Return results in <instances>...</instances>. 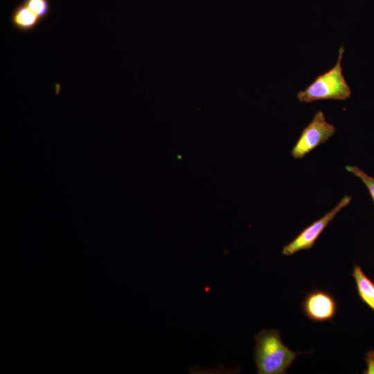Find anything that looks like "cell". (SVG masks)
Here are the masks:
<instances>
[{"label":"cell","instance_id":"7","mask_svg":"<svg viewBox=\"0 0 374 374\" xmlns=\"http://www.w3.org/2000/svg\"><path fill=\"white\" fill-rule=\"evenodd\" d=\"M353 276L359 299L374 312V282L358 265L354 266Z\"/></svg>","mask_w":374,"mask_h":374},{"label":"cell","instance_id":"1","mask_svg":"<svg viewBox=\"0 0 374 374\" xmlns=\"http://www.w3.org/2000/svg\"><path fill=\"white\" fill-rule=\"evenodd\" d=\"M253 358L258 374H285L297 355L282 341L276 329H262L255 337Z\"/></svg>","mask_w":374,"mask_h":374},{"label":"cell","instance_id":"2","mask_svg":"<svg viewBox=\"0 0 374 374\" xmlns=\"http://www.w3.org/2000/svg\"><path fill=\"white\" fill-rule=\"evenodd\" d=\"M345 49L341 46L335 66L318 75L303 91L297 93L300 102L312 103L321 100H345L351 96V90L343 75L341 61Z\"/></svg>","mask_w":374,"mask_h":374},{"label":"cell","instance_id":"4","mask_svg":"<svg viewBox=\"0 0 374 374\" xmlns=\"http://www.w3.org/2000/svg\"><path fill=\"white\" fill-rule=\"evenodd\" d=\"M350 200L351 197L348 195L341 198L332 209L304 228L290 242L285 245L282 253L290 256L299 251L310 249L328 224L350 203Z\"/></svg>","mask_w":374,"mask_h":374},{"label":"cell","instance_id":"6","mask_svg":"<svg viewBox=\"0 0 374 374\" xmlns=\"http://www.w3.org/2000/svg\"><path fill=\"white\" fill-rule=\"evenodd\" d=\"M10 21L13 27L21 33L33 30L42 21L39 17L22 2L13 8Z\"/></svg>","mask_w":374,"mask_h":374},{"label":"cell","instance_id":"9","mask_svg":"<svg viewBox=\"0 0 374 374\" xmlns=\"http://www.w3.org/2000/svg\"><path fill=\"white\" fill-rule=\"evenodd\" d=\"M347 171L353 173L359 178L363 184L366 186L374 204V177L368 175L361 168L355 166L348 165L346 166Z\"/></svg>","mask_w":374,"mask_h":374},{"label":"cell","instance_id":"10","mask_svg":"<svg viewBox=\"0 0 374 374\" xmlns=\"http://www.w3.org/2000/svg\"><path fill=\"white\" fill-rule=\"evenodd\" d=\"M366 368L364 371L365 374H374V350H371L366 355Z\"/></svg>","mask_w":374,"mask_h":374},{"label":"cell","instance_id":"8","mask_svg":"<svg viewBox=\"0 0 374 374\" xmlns=\"http://www.w3.org/2000/svg\"><path fill=\"white\" fill-rule=\"evenodd\" d=\"M21 2L35 13L42 21L45 19L50 13V0H23Z\"/></svg>","mask_w":374,"mask_h":374},{"label":"cell","instance_id":"5","mask_svg":"<svg viewBox=\"0 0 374 374\" xmlns=\"http://www.w3.org/2000/svg\"><path fill=\"white\" fill-rule=\"evenodd\" d=\"M301 309L309 320L323 323L333 320L337 313L338 303L335 297L329 292L314 289L304 296Z\"/></svg>","mask_w":374,"mask_h":374},{"label":"cell","instance_id":"3","mask_svg":"<svg viewBox=\"0 0 374 374\" xmlns=\"http://www.w3.org/2000/svg\"><path fill=\"white\" fill-rule=\"evenodd\" d=\"M335 126L328 123L322 111H317L310 123L302 130L292 150V156L302 159L319 145L326 143L336 132Z\"/></svg>","mask_w":374,"mask_h":374}]
</instances>
